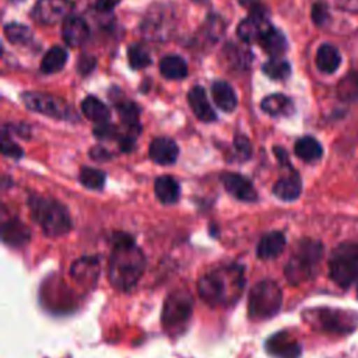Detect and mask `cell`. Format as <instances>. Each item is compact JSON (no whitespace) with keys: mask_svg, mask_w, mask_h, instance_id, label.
Instances as JSON below:
<instances>
[{"mask_svg":"<svg viewBox=\"0 0 358 358\" xmlns=\"http://www.w3.org/2000/svg\"><path fill=\"white\" fill-rule=\"evenodd\" d=\"M329 275L341 288H348L358 280V242H344L333 249Z\"/></svg>","mask_w":358,"mask_h":358,"instance_id":"8992f818","label":"cell"},{"mask_svg":"<svg viewBox=\"0 0 358 358\" xmlns=\"http://www.w3.org/2000/svg\"><path fill=\"white\" fill-rule=\"evenodd\" d=\"M337 96L345 102L358 101V71H350L340 80Z\"/></svg>","mask_w":358,"mask_h":358,"instance_id":"4dcf8cb0","label":"cell"},{"mask_svg":"<svg viewBox=\"0 0 358 358\" xmlns=\"http://www.w3.org/2000/svg\"><path fill=\"white\" fill-rule=\"evenodd\" d=\"M312 20L317 27H323L329 21V11L324 3H315L312 7Z\"/></svg>","mask_w":358,"mask_h":358,"instance_id":"60d3db41","label":"cell"},{"mask_svg":"<svg viewBox=\"0 0 358 358\" xmlns=\"http://www.w3.org/2000/svg\"><path fill=\"white\" fill-rule=\"evenodd\" d=\"M71 274L78 281H95L98 275V260L94 257L77 260L71 267Z\"/></svg>","mask_w":358,"mask_h":358,"instance_id":"1f68e13d","label":"cell"},{"mask_svg":"<svg viewBox=\"0 0 358 358\" xmlns=\"http://www.w3.org/2000/svg\"><path fill=\"white\" fill-rule=\"evenodd\" d=\"M221 182L225 187V190L234 196L235 199L241 201H256L257 200V192L255 190L252 182L234 172H225L221 175Z\"/></svg>","mask_w":358,"mask_h":358,"instance_id":"7c38bea8","label":"cell"},{"mask_svg":"<svg viewBox=\"0 0 358 358\" xmlns=\"http://www.w3.org/2000/svg\"><path fill=\"white\" fill-rule=\"evenodd\" d=\"M341 63V56L336 46L330 43H323L319 46L316 53V66L322 73H334Z\"/></svg>","mask_w":358,"mask_h":358,"instance_id":"d4e9b609","label":"cell"},{"mask_svg":"<svg viewBox=\"0 0 358 358\" xmlns=\"http://www.w3.org/2000/svg\"><path fill=\"white\" fill-rule=\"evenodd\" d=\"M96 62H95V57L90 56V55H83L80 59H78V63H77V70L81 76H87L90 74L94 67H95Z\"/></svg>","mask_w":358,"mask_h":358,"instance_id":"7bdbcfd3","label":"cell"},{"mask_svg":"<svg viewBox=\"0 0 358 358\" xmlns=\"http://www.w3.org/2000/svg\"><path fill=\"white\" fill-rule=\"evenodd\" d=\"M259 43L271 59H280V56L285 53L288 46L284 34L274 27H270V29L263 35Z\"/></svg>","mask_w":358,"mask_h":358,"instance_id":"cb8c5ba5","label":"cell"},{"mask_svg":"<svg viewBox=\"0 0 358 358\" xmlns=\"http://www.w3.org/2000/svg\"><path fill=\"white\" fill-rule=\"evenodd\" d=\"M306 322L317 330L336 334L345 336L352 333L358 326V313L354 310L336 309V308H315L303 312Z\"/></svg>","mask_w":358,"mask_h":358,"instance_id":"5b68a950","label":"cell"},{"mask_svg":"<svg viewBox=\"0 0 358 358\" xmlns=\"http://www.w3.org/2000/svg\"><path fill=\"white\" fill-rule=\"evenodd\" d=\"M120 0H95V7L99 11H110Z\"/></svg>","mask_w":358,"mask_h":358,"instance_id":"bcb514c9","label":"cell"},{"mask_svg":"<svg viewBox=\"0 0 358 358\" xmlns=\"http://www.w3.org/2000/svg\"><path fill=\"white\" fill-rule=\"evenodd\" d=\"M270 24L266 17L249 15L238 24L236 34L243 42H260L263 35L270 29Z\"/></svg>","mask_w":358,"mask_h":358,"instance_id":"9a60e30c","label":"cell"},{"mask_svg":"<svg viewBox=\"0 0 358 358\" xmlns=\"http://www.w3.org/2000/svg\"><path fill=\"white\" fill-rule=\"evenodd\" d=\"M4 35L10 43L22 45L31 41L32 32L27 25L18 22H8L4 25Z\"/></svg>","mask_w":358,"mask_h":358,"instance_id":"d6a6232c","label":"cell"},{"mask_svg":"<svg viewBox=\"0 0 358 358\" xmlns=\"http://www.w3.org/2000/svg\"><path fill=\"white\" fill-rule=\"evenodd\" d=\"M357 295H358V282H357Z\"/></svg>","mask_w":358,"mask_h":358,"instance_id":"c3c4849f","label":"cell"},{"mask_svg":"<svg viewBox=\"0 0 358 358\" xmlns=\"http://www.w3.org/2000/svg\"><path fill=\"white\" fill-rule=\"evenodd\" d=\"M294 150L296 157L305 162H315L320 159L323 155L322 144L312 136H305L298 138Z\"/></svg>","mask_w":358,"mask_h":358,"instance_id":"484cf974","label":"cell"},{"mask_svg":"<svg viewBox=\"0 0 358 358\" xmlns=\"http://www.w3.org/2000/svg\"><path fill=\"white\" fill-rule=\"evenodd\" d=\"M94 136L98 137L99 140H115L119 138L120 134L116 129V126L110 124L109 122L105 123H99L94 127Z\"/></svg>","mask_w":358,"mask_h":358,"instance_id":"ab89813d","label":"cell"},{"mask_svg":"<svg viewBox=\"0 0 358 358\" xmlns=\"http://www.w3.org/2000/svg\"><path fill=\"white\" fill-rule=\"evenodd\" d=\"M187 102L190 105V109L196 115V117L201 122H214L215 120V112L213 110L208 98L206 95L204 88L194 85L187 92Z\"/></svg>","mask_w":358,"mask_h":358,"instance_id":"e0dca14e","label":"cell"},{"mask_svg":"<svg viewBox=\"0 0 358 358\" xmlns=\"http://www.w3.org/2000/svg\"><path fill=\"white\" fill-rule=\"evenodd\" d=\"M263 73L271 80H285L291 74V66L282 59H270L262 67Z\"/></svg>","mask_w":358,"mask_h":358,"instance_id":"d590c367","label":"cell"},{"mask_svg":"<svg viewBox=\"0 0 358 358\" xmlns=\"http://www.w3.org/2000/svg\"><path fill=\"white\" fill-rule=\"evenodd\" d=\"M225 55H227V60L232 64V67H236V69L238 67L245 69L246 64L250 62V55L236 45H228V48L225 49Z\"/></svg>","mask_w":358,"mask_h":358,"instance_id":"8d00e7d4","label":"cell"},{"mask_svg":"<svg viewBox=\"0 0 358 358\" xmlns=\"http://www.w3.org/2000/svg\"><path fill=\"white\" fill-rule=\"evenodd\" d=\"M11 1H21V0H11Z\"/></svg>","mask_w":358,"mask_h":358,"instance_id":"681fc988","label":"cell"},{"mask_svg":"<svg viewBox=\"0 0 358 358\" xmlns=\"http://www.w3.org/2000/svg\"><path fill=\"white\" fill-rule=\"evenodd\" d=\"M159 71L168 80H180L187 76V64L180 56L168 55L161 59Z\"/></svg>","mask_w":358,"mask_h":358,"instance_id":"4316f807","label":"cell"},{"mask_svg":"<svg viewBox=\"0 0 358 358\" xmlns=\"http://www.w3.org/2000/svg\"><path fill=\"white\" fill-rule=\"evenodd\" d=\"M285 243H287V241H285V236L282 232L271 231L260 238L257 248H256V255H257V257H260L263 260L274 259L282 253Z\"/></svg>","mask_w":358,"mask_h":358,"instance_id":"ac0fdd59","label":"cell"},{"mask_svg":"<svg viewBox=\"0 0 358 358\" xmlns=\"http://www.w3.org/2000/svg\"><path fill=\"white\" fill-rule=\"evenodd\" d=\"M73 11L71 0H38L31 11V17L38 24L53 25L66 21Z\"/></svg>","mask_w":358,"mask_h":358,"instance_id":"30bf717a","label":"cell"},{"mask_svg":"<svg viewBox=\"0 0 358 358\" xmlns=\"http://www.w3.org/2000/svg\"><path fill=\"white\" fill-rule=\"evenodd\" d=\"M282 292L273 280H262L253 285L249 294L248 312L252 319H268L277 315L281 308Z\"/></svg>","mask_w":358,"mask_h":358,"instance_id":"52a82bcc","label":"cell"},{"mask_svg":"<svg viewBox=\"0 0 358 358\" xmlns=\"http://www.w3.org/2000/svg\"><path fill=\"white\" fill-rule=\"evenodd\" d=\"M234 148H235V158L245 161L252 154V147L249 143V138L241 133L235 134L234 137Z\"/></svg>","mask_w":358,"mask_h":358,"instance_id":"f35d334b","label":"cell"},{"mask_svg":"<svg viewBox=\"0 0 358 358\" xmlns=\"http://www.w3.org/2000/svg\"><path fill=\"white\" fill-rule=\"evenodd\" d=\"M63 39L69 46L77 48L87 42L90 36L88 24L81 17H69L63 24Z\"/></svg>","mask_w":358,"mask_h":358,"instance_id":"2e32d148","label":"cell"},{"mask_svg":"<svg viewBox=\"0 0 358 358\" xmlns=\"http://www.w3.org/2000/svg\"><path fill=\"white\" fill-rule=\"evenodd\" d=\"M266 347L271 355L278 358H298L301 355L299 343L288 331H280L271 336Z\"/></svg>","mask_w":358,"mask_h":358,"instance_id":"4fadbf2b","label":"cell"},{"mask_svg":"<svg viewBox=\"0 0 358 358\" xmlns=\"http://www.w3.org/2000/svg\"><path fill=\"white\" fill-rule=\"evenodd\" d=\"M127 57L130 67L134 70H141L151 64V56L145 46H143L141 43L130 45L127 50Z\"/></svg>","mask_w":358,"mask_h":358,"instance_id":"836d02e7","label":"cell"},{"mask_svg":"<svg viewBox=\"0 0 358 358\" xmlns=\"http://www.w3.org/2000/svg\"><path fill=\"white\" fill-rule=\"evenodd\" d=\"M90 157L95 161H108V159L113 158V154H110L106 148H103L101 145H94L90 150Z\"/></svg>","mask_w":358,"mask_h":358,"instance_id":"f6af8a7d","label":"cell"},{"mask_svg":"<svg viewBox=\"0 0 358 358\" xmlns=\"http://www.w3.org/2000/svg\"><path fill=\"white\" fill-rule=\"evenodd\" d=\"M145 268V256L134 241L119 234L115 238V246L110 252L108 275L110 284L120 291H130L140 280Z\"/></svg>","mask_w":358,"mask_h":358,"instance_id":"7a4b0ae2","label":"cell"},{"mask_svg":"<svg viewBox=\"0 0 358 358\" xmlns=\"http://www.w3.org/2000/svg\"><path fill=\"white\" fill-rule=\"evenodd\" d=\"M245 288V271L238 263H225L207 270L197 282L200 298L210 306L236 303Z\"/></svg>","mask_w":358,"mask_h":358,"instance_id":"6da1fadb","label":"cell"},{"mask_svg":"<svg viewBox=\"0 0 358 358\" xmlns=\"http://www.w3.org/2000/svg\"><path fill=\"white\" fill-rule=\"evenodd\" d=\"M172 31V15L161 6L151 7L144 15L141 32L150 41H165Z\"/></svg>","mask_w":358,"mask_h":358,"instance_id":"8fae6325","label":"cell"},{"mask_svg":"<svg viewBox=\"0 0 358 358\" xmlns=\"http://www.w3.org/2000/svg\"><path fill=\"white\" fill-rule=\"evenodd\" d=\"M117 143L122 152H130L136 147V134L133 131L120 134V137L117 138Z\"/></svg>","mask_w":358,"mask_h":358,"instance_id":"ee69618b","label":"cell"},{"mask_svg":"<svg viewBox=\"0 0 358 358\" xmlns=\"http://www.w3.org/2000/svg\"><path fill=\"white\" fill-rule=\"evenodd\" d=\"M274 155L277 157V159L280 161L281 165H285V166L291 168L289 161H288V155H287V152H285L284 148H281V147H274Z\"/></svg>","mask_w":358,"mask_h":358,"instance_id":"7dc6e473","label":"cell"},{"mask_svg":"<svg viewBox=\"0 0 358 358\" xmlns=\"http://www.w3.org/2000/svg\"><path fill=\"white\" fill-rule=\"evenodd\" d=\"M194 1H200V0H194Z\"/></svg>","mask_w":358,"mask_h":358,"instance_id":"f907efd6","label":"cell"},{"mask_svg":"<svg viewBox=\"0 0 358 358\" xmlns=\"http://www.w3.org/2000/svg\"><path fill=\"white\" fill-rule=\"evenodd\" d=\"M154 192L157 199L162 204H175L180 197L179 183L172 176H168V175H164L155 179Z\"/></svg>","mask_w":358,"mask_h":358,"instance_id":"603a6c76","label":"cell"},{"mask_svg":"<svg viewBox=\"0 0 358 358\" xmlns=\"http://www.w3.org/2000/svg\"><path fill=\"white\" fill-rule=\"evenodd\" d=\"M32 220L48 236H60L70 231L71 220L67 208L57 200L32 194L28 199Z\"/></svg>","mask_w":358,"mask_h":358,"instance_id":"277c9868","label":"cell"},{"mask_svg":"<svg viewBox=\"0 0 358 358\" xmlns=\"http://www.w3.org/2000/svg\"><path fill=\"white\" fill-rule=\"evenodd\" d=\"M1 235L4 243L10 246H22L29 241L31 232L25 224H22L20 220H8L1 227Z\"/></svg>","mask_w":358,"mask_h":358,"instance_id":"44dd1931","label":"cell"},{"mask_svg":"<svg viewBox=\"0 0 358 358\" xmlns=\"http://www.w3.org/2000/svg\"><path fill=\"white\" fill-rule=\"evenodd\" d=\"M117 113L122 119V122L127 126L129 131H140V124H138V115H140V108L137 106V103L131 102V101H126V99H120L115 102Z\"/></svg>","mask_w":358,"mask_h":358,"instance_id":"f546056e","label":"cell"},{"mask_svg":"<svg viewBox=\"0 0 358 358\" xmlns=\"http://www.w3.org/2000/svg\"><path fill=\"white\" fill-rule=\"evenodd\" d=\"M327 7H336L350 13H358V0H322Z\"/></svg>","mask_w":358,"mask_h":358,"instance_id":"b9f144b4","label":"cell"},{"mask_svg":"<svg viewBox=\"0 0 358 358\" xmlns=\"http://www.w3.org/2000/svg\"><path fill=\"white\" fill-rule=\"evenodd\" d=\"M193 299L187 291H173L168 295L164 309H162V326L164 329L173 334L186 326L192 316Z\"/></svg>","mask_w":358,"mask_h":358,"instance_id":"ba28073f","label":"cell"},{"mask_svg":"<svg viewBox=\"0 0 358 358\" xmlns=\"http://www.w3.org/2000/svg\"><path fill=\"white\" fill-rule=\"evenodd\" d=\"M21 101L29 110L50 116L53 119L69 120L76 116L71 106L55 95L28 91L21 94Z\"/></svg>","mask_w":358,"mask_h":358,"instance_id":"9c48e42d","label":"cell"},{"mask_svg":"<svg viewBox=\"0 0 358 358\" xmlns=\"http://www.w3.org/2000/svg\"><path fill=\"white\" fill-rule=\"evenodd\" d=\"M302 192V180L296 172L288 173L278 179L273 186V193L282 201H294Z\"/></svg>","mask_w":358,"mask_h":358,"instance_id":"d6986e66","label":"cell"},{"mask_svg":"<svg viewBox=\"0 0 358 358\" xmlns=\"http://www.w3.org/2000/svg\"><path fill=\"white\" fill-rule=\"evenodd\" d=\"M81 112L84 113V116L92 122H95L96 124L99 123H105L109 120V109L108 106L101 102L98 98L88 95L87 98L83 99L81 102Z\"/></svg>","mask_w":358,"mask_h":358,"instance_id":"83f0119b","label":"cell"},{"mask_svg":"<svg viewBox=\"0 0 358 358\" xmlns=\"http://www.w3.org/2000/svg\"><path fill=\"white\" fill-rule=\"evenodd\" d=\"M80 182L84 187L91 190H101L105 185V173L96 168L84 166L80 171Z\"/></svg>","mask_w":358,"mask_h":358,"instance_id":"e575fe53","label":"cell"},{"mask_svg":"<svg viewBox=\"0 0 358 358\" xmlns=\"http://www.w3.org/2000/svg\"><path fill=\"white\" fill-rule=\"evenodd\" d=\"M322 257L323 245L320 241L310 238L301 239L295 245L284 268L288 282L298 285L312 280L317 273Z\"/></svg>","mask_w":358,"mask_h":358,"instance_id":"3957f363","label":"cell"},{"mask_svg":"<svg viewBox=\"0 0 358 358\" xmlns=\"http://www.w3.org/2000/svg\"><path fill=\"white\" fill-rule=\"evenodd\" d=\"M1 152H3V155L14 158V159H20L24 155V151L21 150V147L18 144H15L7 134L6 127L3 129V133H1Z\"/></svg>","mask_w":358,"mask_h":358,"instance_id":"74e56055","label":"cell"},{"mask_svg":"<svg viewBox=\"0 0 358 358\" xmlns=\"http://www.w3.org/2000/svg\"><path fill=\"white\" fill-rule=\"evenodd\" d=\"M150 158L159 165H172L179 157V147L166 137H157L150 144Z\"/></svg>","mask_w":358,"mask_h":358,"instance_id":"5bb4252c","label":"cell"},{"mask_svg":"<svg viewBox=\"0 0 358 358\" xmlns=\"http://www.w3.org/2000/svg\"><path fill=\"white\" fill-rule=\"evenodd\" d=\"M67 57H69V53L62 46L50 48L45 53V56L41 62V71L45 74H53V73L60 71L64 67Z\"/></svg>","mask_w":358,"mask_h":358,"instance_id":"f1b7e54d","label":"cell"},{"mask_svg":"<svg viewBox=\"0 0 358 358\" xmlns=\"http://www.w3.org/2000/svg\"><path fill=\"white\" fill-rule=\"evenodd\" d=\"M260 108L270 116H289L294 113L292 101L284 94H271L262 99Z\"/></svg>","mask_w":358,"mask_h":358,"instance_id":"7402d4cb","label":"cell"},{"mask_svg":"<svg viewBox=\"0 0 358 358\" xmlns=\"http://www.w3.org/2000/svg\"><path fill=\"white\" fill-rule=\"evenodd\" d=\"M213 101L224 112H232L238 105V98L232 87L222 80H217L211 85Z\"/></svg>","mask_w":358,"mask_h":358,"instance_id":"ffe728a7","label":"cell"}]
</instances>
